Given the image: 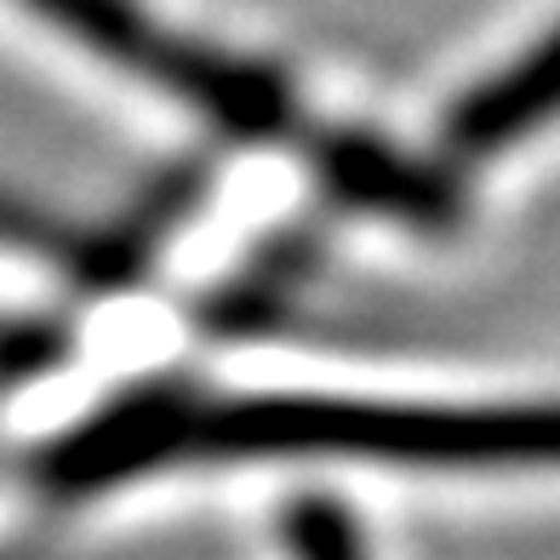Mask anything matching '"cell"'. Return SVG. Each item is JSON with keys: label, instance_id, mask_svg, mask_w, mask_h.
Returning <instances> with one entry per match:
<instances>
[{"label": "cell", "instance_id": "1", "mask_svg": "<svg viewBox=\"0 0 560 560\" xmlns=\"http://www.w3.org/2000/svg\"><path fill=\"white\" fill-rule=\"evenodd\" d=\"M195 457H384V464H560V406H384L320 395H143L35 457L52 492L115 487Z\"/></svg>", "mask_w": 560, "mask_h": 560}, {"label": "cell", "instance_id": "2", "mask_svg": "<svg viewBox=\"0 0 560 560\" xmlns=\"http://www.w3.org/2000/svg\"><path fill=\"white\" fill-rule=\"evenodd\" d=\"M23 7L35 18H46L58 35L81 40L104 63L138 74L155 92H172L177 104L200 109L207 120L229 126V132L303 138V115L275 74L161 30L138 0H23Z\"/></svg>", "mask_w": 560, "mask_h": 560}, {"label": "cell", "instance_id": "3", "mask_svg": "<svg viewBox=\"0 0 560 560\" xmlns=\"http://www.w3.org/2000/svg\"><path fill=\"white\" fill-rule=\"evenodd\" d=\"M560 115V30L526 52L515 69H503L492 86L464 97V109L452 115V155H492V149L526 138L532 126Z\"/></svg>", "mask_w": 560, "mask_h": 560}, {"label": "cell", "instance_id": "4", "mask_svg": "<svg viewBox=\"0 0 560 560\" xmlns=\"http://www.w3.org/2000/svg\"><path fill=\"white\" fill-rule=\"evenodd\" d=\"M287 549L292 560H366L354 521L326 498H303L287 509Z\"/></svg>", "mask_w": 560, "mask_h": 560}]
</instances>
